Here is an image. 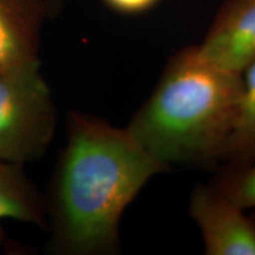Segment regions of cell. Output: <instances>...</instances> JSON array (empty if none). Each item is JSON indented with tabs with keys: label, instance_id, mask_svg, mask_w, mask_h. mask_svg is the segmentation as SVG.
Wrapping results in <instances>:
<instances>
[{
	"label": "cell",
	"instance_id": "cell-1",
	"mask_svg": "<svg viewBox=\"0 0 255 255\" xmlns=\"http://www.w3.org/2000/svg\"><path fill=\"white\" fill-rule=\"evenodd\" d=\"M169 170L136 142L127 128L70 111L66 143L45 196L47 253L119 254L123 213L150 178Z\"/></svg>",
	"mask_w": 255,
	"mask_h": 255
},
{
	"label": "cell",
	"instance_id": "cell-2",
	"mask_svg": "<svg viewBox=\"0 0 255 255\" xmlns=\"http://www.w3.org/2000/svg\"><path fill=\"white\" fill-rule=\"evenodd\" d=\"M242 75L206 59L196 45L170 57L151 95L127 126L158 163L215 168L240 105Z\"/></svg>",
	"mask_w": 255,
	"mask_h": 255
},
{
	"label": "cell",
	"instance_id": "cell-3",
	"mask_svg": "<svg viewBox=\"0 0 255 255\" xmlns=\"http://www.w3.org/2000/svg\"><path fill=\"white\" fill-rule=\"evenodd\" d=\"M57 109L40 68L0 75V161L24 165L45 154Z\"/></svg>",
	"mask_w": 255,
	"mask_h": 255
},
{
	"label": "cell",
	"instance_id": "cell-4",
	"mask_svg": "<svg viewBox=\"0 0 255 255\" xmlns=\"http://www.w3.org/2000/svg\"><path fill=\"white\" fill-rule=\"evenodd\" d=\"M246 210L212 184L194 188L189 214L200 229L208 255H255V225Z\"/></svg>",
	"mask_w": 255,
	"mask_h": 255
},
{
	"label": "cell",
	"instance_id": "cell-5",
	"mask_svg": "<svg viewBox=\"0 0 255 255\" xmlns=\"http://www.w3.org/2000/svg\"><path fill=\"white\" fill-rule=\"evenodd\" d=\"M196 46L206 59L242 75L255 60V0H226Z\"/></svg>",
	"mask_w": 255,
	"mask_h": 255
},
{
	"label": "cell",
	"instance_id": "cell-6",
	"mask_svg": "<svg viewBox=\"0 0 255 255\" xmlns=\"http://www.w3.org/2000/svg\"><path fill=\"white\" fill-rule=\"evenodd\" d=\"M46 0H0V75L40 68Z\"/></svg>",
	"mask_w": 255,
	"mask_h": 255
},
{
	"label": "cell",
	"instance_id": "cell-7",
	"mask_svg": "<svg viewBox=\"0 0 255 255\" xmlns=\"http://www.w3.org/2000/svg\"><path fill=\"white\" fill-rule=\"evenodd\" d=\"M4 219L47 227L45 196L27 176L23 165L0 161V242L5 239L1 227Z\"/></svg>",
	"mask_w": 255,
	"mask_h": 255
},
{
	"label": "cell",
	"instance_id": "cell-8",
	"mask_svg": "<svg viewBox=\"0 0 255 255\" xmlns=\"http://www.w3.org/2000/svg\"><path fill=\"white\" fill-rule=\"evenodd\" d=\"M242 95L234 126L223 149L221 167L255 162V60L242 72Z\"/></svg>",
	"mask_w": 255,
	"mask_h": 255
},
{
	"label": "cell",
	"instance_id": "cell-9",
	"mask_svg": "<svg viewBox=\"0 0 255 255\" xmlns=\"http://www.w3.org/2000/svg\"><path fill=\"white\" fill-rule=\"evenodd\" d=\"M210 184L241 209H255V162L242 167H221Z\"/></svg>",
	"mask_w": 255,
	"mask_h": 255
},
{
	"label": "cell",
	"instance_id": "cell-10",
	"mask_svg": "<svg viewBox=\"0 0 255 255\" xmlns=\"http://www.w3.org/2000/svg\"><path fill=\"white\" fill-rule=\"evenodd\" d=\"M110 11L122 15H139L151 11L161 0H101Z\"/></svg>",
	"mask_w": 255,
	"mask_h": 255
},
{
	"label": "cell",
	"instance_id": "cell-11",
	"mask_svg": "<svg viewBox=\"0 0 255 255\" xmlns=\"http://www.w3.org/2000/svg\"><path fill=\"white\" fill-rule=\"evenodd\" d=\"M50 19H56L63 11L65 0H46Z\"/></svg>",
	"mask_w": 255,
	"mask_h": 255
},
{
	"label": "cell",
	"instance_id": "cell-12",
	"mask_svg": "<svg viewBox=\"0 0 255 255\" xmlns=\"http://www.w3.org/2000/svg\"><path fill=\"white\" fill-rule=\"evenodd\" d=\"M250 216H251L252 221H253V222H254V225H255V209H254V213H253V214H251Z\"/></svg>",
	"mask_w": 255,
	"mask_h": 255
}]
</instances>
